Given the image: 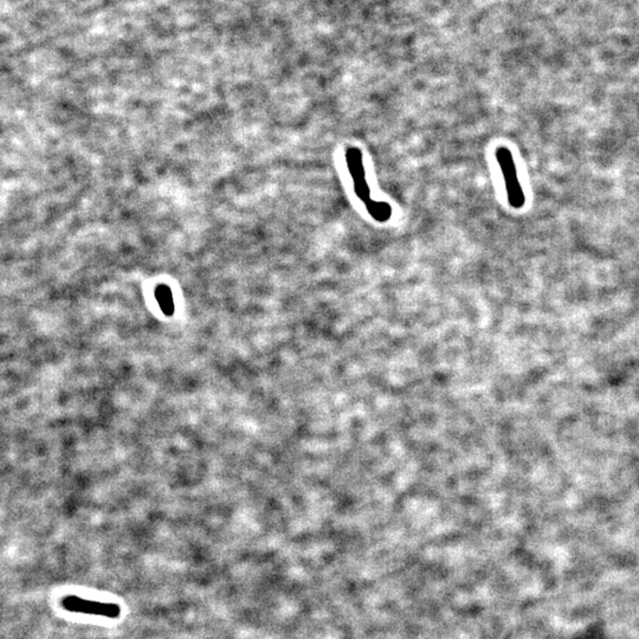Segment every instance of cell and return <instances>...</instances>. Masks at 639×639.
Wrapping results in <instances>:
<instances>
[{"mask_svg":"<svg viewBox=\"0 0 639 639\" xmlns=\"http://www.w3.org/2000/svg\"><path fill=\"white\" fill-rule=\"evenodd\" d=\"M495 156L504 175L508 203L514 209H521L526 203V194L523 192L522 185L519 180L513 153L509 151V148L500 146L496 149Z\"/></svg>","mask_w":639,"mask_h":639,"instance_id":"obj_1","label":"cell"},{"mask_svg":"<svg viewBox=\"0 0 639 639\" xmlns=\"http://www.w3.org/2000/svg\"><path fill=\"white\" fill-rule=\"evenodd\" d=\"M369 216L378 223H386L392 217V206L386 202H376L371 199L365 204Z\"/></svg>","mask_w":639,"mask_h":639,"instance_id":"obj_4","label":"cell"},{"mask_svg":"<svg viewBox=\"0 0 639 639\" xmlns=\"http://www.w3.org/2000/svg\"><path fill=\"white\" fill-rule=\"evenodd\" d=\"M62 605L63 608L70 612L85 613L107 618H117L120 615V608L117 604L89 601L80 596H66L63 599Z\"/></svg>","mask_w":639,"mask_h":639,"instance_id":"obj_3","label":"cell"},{"mask_svg":"<svg viewBox=\"0 0 639 639\" xmlns=\"http://www.w3.org/2000/svg\"><path fill=\"white\" fill-rule=\"evenodd\" d=\"M346 163L348 168L349 175L352 177L353 189L361 202L366 204L369 202L371 197V189L368 186L367 179H366V170H365L364 156L360 149L358 147H348L346 149Z\"/></svg>","mask_w":639,"mask_h":639,"instance_id":"obj_2","label":"cell"}]
</instances>
